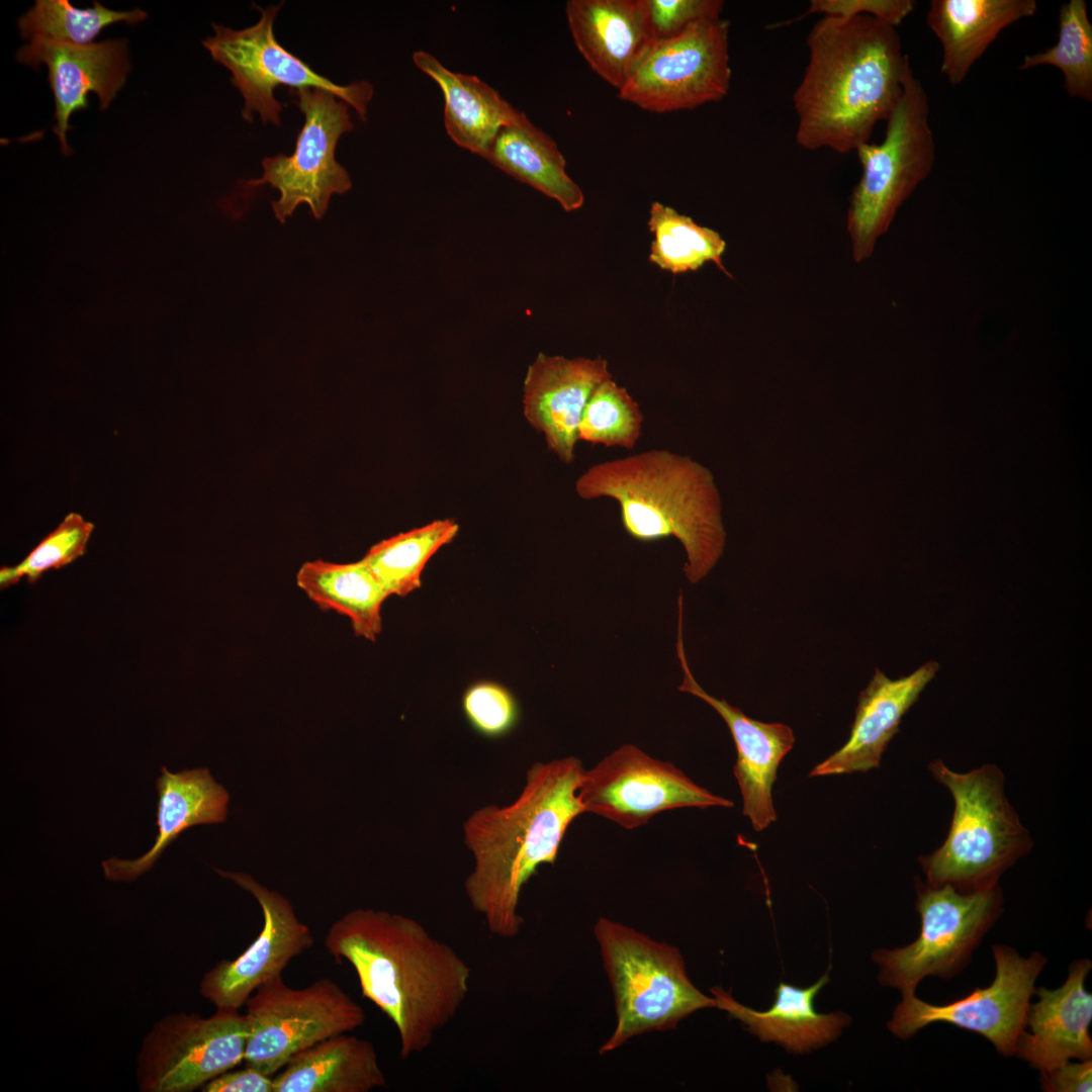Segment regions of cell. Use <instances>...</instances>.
Masks as SVG:
<instances>
[{"instance_id":"23","label":"cell","mask_w":1092,"mask_h":1092,"mask_svg":"<svg viewBox=\"0 0 1092 1092\" xmlns=\"http://www.w3.org/2000/svg\"><path fill=\"white\" fill-rule=\"evenodd\" d=\"M158 834L152 847L135 859L109 858L102 861L110 881H132L151 870L163 851L186 829L198 824L225 820L229 794L215 783L207 768L171 772L161 768L157 779Z\"/></svg>"},{"instance_id":"4","label":"cell","mask_w":1092,"mask_h":1092,"mask_svg":"<svg viewBox=\"0 0 1092 1092\" xmlns=\"http://www.w3.org/2000/svg\"><path fill=\"white\" fill-rule=\"evenodd\" d=\"M585 500L615 499L626 533L640 542L668 537L686 551L691 583L704 578L723 554L726 533L711 472L689 456L653 449L597 463L575 481Z\"/></svg>"},{"instance_id":"29","label":"cell","mask_w":1092,"mask_h":1092,"mask_svg":"<svg viewBox=\"0 0 1092 1092\" xmlns=\"http://www.w3.org/2000/svg\"><path fill=\"white\" fill-rule=\"evenodd\" d=\"M295 580L320 609L347 617L356 636L375 641L381 633L382 605L389 597L361 559L309 560L299 567Z\"/></svg>"},{"instance_id":"20","label":"cell","mask_w":1092,"mask_h":1092,"mask_svg":"<svg viewBox=\"0 0 1092 1092\" xmlns=\"http://www.w3.org/2000/svg\"><path fill=\"white\" fill-rule=\"evenodd\" d=\"M565 15L589 68L618 91L657 42L648 0H569Z\"/></svg>"},{"instance_id":"10","label":"cell","mask_w":1092,"mask_h":1092,"mask_svg":"<svg viewBox=\"0 0 1092 1092\" xmlns=\"http://www.w3.org/2000/svg\"><path fill=\"white\" fill-rule=\"evenodd\" d=\"M283 2L262 8L258 22L242 29H232L212 23L214 34L202 41L212 59L231 73L232 84L242 94L245 105L242 117L252 121V113L258 112L264 124L281 125L282 105L275 98L279 85L302 88H318L329 91L352 106L362 120H366L367 106L374 89L367 81L338 85L314 72L308 64L283 48L274 35L273 24Z\"/></svg>"},{"instance_id":"2","label":"cell","mask_w":1092,"mask_h":1092,"mask_svg":"<svg viewBox=\"0 0 1092 1092\" xmlns=\"http://www.w3.org/2000/svg\"><path fill=\"white\" fill-rule=\"evenodd\" d=\"M806 46L808 62L793 93L796 142L808 151L855 152L902 94L910 60L901 36L872 16H823Z\"/></svg>"},{"instance_id":"1","label":"cell","mask_w":1092,"mask_h":1092,"mask_svg":"<svg viewBox=\"0 0 1092 1092\" xmlns=\"http://www.w3.org/2000/svg\"><path fill=\"white\" fill-rule=\"evenodd\" d=\"M325 946L351 965L362 995L392 1022L402 1059L429 1049L470 991L467 963L412 917L354 909L331 925Z\"/></svg>"},{"instance_id":"24","label":"cell","mask_w":1092,"mask_h":1092,"mask_svg":"<svg viewBox=\"0 0 1092 1092\" xmlns=\"http://www.w3.org/2000/svg\"><path fill=\"white\" fill-rule=\"evenodd\" d=\"M1036 10L1034 0L930 1L926 23L941 46V74L961 85L1005 28Z\"/></svg>"},{"instance_id":"27","label":"cell","mask_w":1092,"mask_h":1092,"mask_svg":"<svg viewBox=\"0 0 1092 1092\" xmlns=\"http://www.w3.org/2000/svg\"><path fill=\"white\" fill-rule=\"evenodd\" d=\"M386 1085L372 1042L347 1033L300 1052L273 1076L274 1092H370Z\"/></svg>"},{"instance_id":"7","label":"cell","mask_w":1092,"mask_h":1092,"mask_svg":"<svg viewBox=\"0 0 1092 1092\" xmlns=\"http://www.w3.org/2000/svg\"><path fill=\"white\" fill-rule=\"evenodd\" d=\"M886 122L881 143L868 142L855 150L862 174L850 195L846 219L855 262L871 257L878 239L927 178L935 161L929 101L911 64L904 74L899 101Z\"/></svg>"},{"instance_id":"40","label":"cell","mask_w":1092,"mask_h":1092,"mask_svg":"<svg viewBox=\"0 0 1092 1092\" xmlns=\"http://www.w3.org/2000/svg\"><path fill=\"white\" fill-rule=\"evenodd\" d=\"M204 1092H274L273 1076L247 1066L229 1070L206 1083Z\"/></svg>"},{"instance_id":"32","label":"cell","mask_w":1092,"mask_h":1092,"mask_svg":"<svg viewBox=\"0 0 1092 1092\" xmlns=\"http://www.w3.org/2000/svg\"><path fill=\"white\" fill-rule=\"evenodd\" d=\"M147 18L139 8L112 10L98 1L93 7L76 8L68 0H37L18 20L22 38L47 39L76 46L93 43L98 34L116 22L135 24Z\"/></svg>"},{"instance_id":"14","label":"cell","mask_w":1092,"mask_h":1092,"mask_svg":"<svg viewBox=\"0 0 1092 1092\" xmlns=\"http://www.w3.org/2000/svg\"><path fill=\"white\" fill-rule=\"evenodd\" d=\"M248 1024L239 1009H218L204 1018L175 1013L145 1038L138 1082L146 1092H191L245 1060Z\"/></svg>"},{"instance_id":"19","label":"cell","mask_w":1092,"mask_h":1092,"mask_svg":"<svg viewBox=\"0 0 1092 1092\" xmlns=\"http://www.w3.org/2000/svg\"><path fill=\"white\" fill-rule=\"evenodd\" d=\"M610 378L609 363L601 356L568 359L540 353L529 365L524 416L563 463L575 460L582 411L596 388Z\"/></svg>"},{"instance_id":"13","label":"cell","mask_w":1092,"mask_h":1092,"mask_svg":"<svg viewBox=\"0 0 1092 1092\" xmlns=\"http://www.w3.org/2000/svg\"><path fill=\"white\" fill-rule=\"evenodd\" d=\"M992 951L996 973L988 987L976 988L968 996L942 1005L924 1002L915 993L902 994L888 1022L889 1030L908 1039L931 1023L945 1022L984 1036L1003 1057L1014 1056L1035 982L1048 959L1038 951L1024 958L1003 944L993 945Z\"/></svg>"},{"instance_id":"35","label":"cell","mask_w":1092,"mask_h":1092,"mask_svg":"<svg viewBox=\"0 0 1092 1092\" xmlns=\"http://www.w3.org/2000/svg\"><path fill=\"white\" fill-rule=\"evenodd\" d=\"M93 530L94 525L80 514H68L22 561L13 566L1 567V589L16 584L22 578L28 583H34L44 572L71 564L86 553Z\"/></svg>"},{"instance_id":"38","label":"cell","mask_w":1092,"mask_h":1092,"mask_svg":"<svg viewBox=\"0 0 1092 1092\" xmlns=\"http://www.w3.org/2000/svg\"><path fill=\"white\" fill-rule=\"evenodd\" d=\"M915 5L912 0H812L807 12L833 17L868 15L897 27Z\"/></svg>"},{"instance_id":"6","label":"cell","mask_w":1092,"mask_h":1092,"mask_svg":"<svg viewBox=\"0 0 1092 1092\" xmlns=\"http://www.w3.org/2000/svg\"><path fill=\"white\" fill-rule=\"evenodd\" d=\"M594 932L616 1010V1026L601 1054L637 1035L673 1029L693 1012L716 1007L714 998L692 983L675 946L605 917Z\"/></svg>"},{"instance_id":"17","label":"cell","mask_w":1092,"mask_h":1092,"mask_svg":"<svg viewBox=\"0 0 1092 1092\" xmlns=\"http://www.w3.org/2000/svg\"><path fill=\"white\" fill-rule=\"evenodd\" d=\"M16 59L33 69L48 67L56 105L53 130L66 156L72 153L67 141L72 114L88 107L89 93H95L100 109H106L130 70L125 38L87 46L36 38L21 47Z\"/></svg>"},{"instance_id":"26","label":"cell","mask_w":1092,"mask_h":1092,"mask_svg":"<svg viewBox=\"0 0 1092 1092\" xmlns=\"http://www.w3.org/2000/svg\"><path fill=\"white\" fill-rule=\"evenodd\" d=\"M415 65L440 87L448 135L461 148L483 157L497 132L527 116L479 78L452 72L430 53L413 54Z\"/></svg>"},{"instance_id":"25","label":"cell","mask_w":1092,"mask_h":1092,"mask_svg":"<svg viewBox=\"0 0 1092 1092\" xmlns=\"http://www.w3.org/2000/svg\"><path fill=\"white\" fill-rule=\"evenodd\" d=\"M829 981L825 974L813 986L798 988L785 983L776 988L772 1006L753 1010L737 1002L721 987L711 989L716 1007L740 1020L763 1041H775L788 1051L803 1054L835 1039L850 1018L843 1013H817L813 1001Z\"/></svg>"},{"instance_id":"15","label":"cell","mask_w":1092,"mask_h":1092,"mask_svg":"<svg viewBox=\"0 0 1092 1092\" xmlns=\"http://www.w3.org/2000/svg\"><path fill=\"white\" fill-rule=\"evenodd\" d=\"M578 797L584 812L635 829L664 811L732 807L733 802L697 785L672 762L624 744L585 769Z\"/></svg>"},{"instance_id":"22","label":"cell","mask_w":1092,"mask_h":1092,"mask_svg":"<svg viewBox=\"0 0 1092 1092\" xmlns=\"http://www.w3.org/2000/svg\"><path fill=\"white\" fill-rule=\"evenodd\" d=\"M939 664L930 660L912 673L892 679L879 668L859 693L850 734L843 746L815 765L809 777L866 772L878 768L904 715L934 678Z\"/></svg>"},{"instance_id":"11","label":"cell","mask_w":1092,"mask_h":1092,"mask_svg":"<svg viewBox=\"0 0 1092 1092\" xmlns=\"http://www.w3.org/2000/svg\"><path fill=\"white\" fill-rule=\"evenodd\" d=\"M295 104L304 122L294 152L264 158L262 176L242 182L247 189L269 184L279 191V198L271 205L280 223L302 203L308 205L314 218H322L332 195L344 194L352 187L348 171L335 156L341 135L354 128L349 105L318 88L295 90Z\"/></svg>"},{"instance_id":"18","label":"cell","mask_w":1092,"mask_h":1092,"mask_svg":"<svg viewBox=\"0 0 1092 1092\" xmlns=\"http://www.w3.org/2000/svg\"><path fill=\"white\" fill-rule=\"evenodd\" d=\"M681 606L679 603L675 645L684 671L678 691L708 703L727 724L737 752L733 772L743 800V815L749 818L754 830L762 831L777 820L772 785L777 780L781 761L795 743L793 730L783 723H765L752 719L726 700L717 699L703 690L688 664L682 640Z\"/></svg>"},{"instance_id":"30","label":"cell","mask_w":1092,"mask_h":1092,"mask_svg":"<svg viewBox=\"0 0 1092 1092\" xmlns=\"http://www.w3.org/2000/svg\"><path fill=\"white\" fill-rule=\"evenodd\" d=\"M458 530L452 519L436 520L377 542L361 561L388 597H404L421 587L427 562Z\"/></svg>"},{"instance_id":"5","label":"cell","mask_w":1092,"mask_h":1092,"mask_svg":"<svg viewBox=\"0 0 1092 1092\" xmlns=\"http://www.w3.org/2000/svg\"><path fill=\"white\" fill-rule=\"evenodd\" d=\"M928 768L950 792L954 810L944 842L918 859L926 884L950 885L964 893L999 884L1002 874L1032 847L1029 832L1005 796L1002 771L987 763L956 772L941 759Z\"/></svg>"},{"instance_id":"8","label":"cell","mask_w":1092,"mask_h":1092,"mask_svg":"<svg viewBox=\"0 0 1092 1092\" xmlns=\"http://www.w3.org/2000/svg\"><path fill=\"white\" fill-rule=\"evenodd\" d=\"M916 910L921 928L903 947L877 949L879 981L902 994L915 993L926 977L951 979L970 963L972 953L1003 912L999 884L964 893L950 885L930 886L915 879Z\"/></svg>"},{"instance_id":"21","label":"cell","mask_w":1092,"mask_h":1092,"mask_svg":"<svg viewBox=\"0 0 1092 1092\" xmlns=\"http://www.w3.org/2000/svg\"><path fill=\"white\" fill-rule=\"evenodd\" d=\"M1091 968L1090 960H1075L1061 987L1034 989L1037 1000L1029 1004L1025 1028L1015 1044V1057L1039 1072L1050 1071L1072 1059H1092L1089 1030L1092 995L1084 987Z\"/></svg>"},{"instance_id":"37","label":"cell","mask_w":1092,"mask_h":1092,"mask_svg":"<svg viewBox=\"0 0 1092 1092\" xmlns=\"http://www.w3.org/2000/svg\"><path fill=\"white\" fill-rule=\"evenodd\" d=\"M649 15L656 41L681 33L692 24L721 17V0H648Z\"/></svg>"},{"instance_id":"36","label":"cell","mask_w":1092,"mask_h":1092,"mask_svg":"<svg viewBox=\"0 0 1092 1092\" xmlns=\"http://www.w3.org/2000/svg\"><path fill=\"white\" fill-rule=\"evenodd\" d=\"M463 714L480 736L499 739L511 733L520 720V706L514 694L493 680L470 685L461 699Z\"/></svg>"},{"instance_id":"33","label":"cell","mask_w":1092,"mask_h":1092,"mask_svg":"<svg viewBox=\"0 0 1092 1092\" xmlns=\"http://www.w3.org/2000/svg\"><path fill=\"white\" fill-rule=\"evenodd\" d=\"M1058 41L1025 55L1018 70L1049 65L1061 71L1064 89L1072 98L1092 101V24L1084 0H1070L1059 9Z\"/></svg>"},{"instance_id":"12","label":"cell","mask_w":1092,"mask_h":1092,"mask_svg":"<svg viewBox=\"0 0 1092 1092\" xmlns=\"http://www.w3.org/2000/svg\"><path fill=\"white\" fill-rule=\"evenodd\" d=\"M729 28L722 17L703 19L657 41L619 90V98L655 113L721 101L732 77Z\"/></svg>"},{"instance_id":"34","label":"cell","mask_w":1092,"mask_h":1092,"mask_svg":"<svg viewBox=\"0 0 1092 1092\" xmlns=\"http://www.w3.org/2000/svg\"><path fill=\"white\" fill-rule=\"evenodd\" d=\"M643 421L638 402L612 377L601 383L586 402L578 440L632 450L641 437Z\"/></svg>"},{"instance_id":"39","label":"cell","mask_w":1092,"mask_h":1092,"mask_svg":"<svg viewBox=\"0 0 1092 1092\" xmlns=\"http://www.w3.org/2000/svg\"><path fill=\"white\" fill-rule=\"evenodd\" d=\"M1040 1087L1046 1092H1090L1092 1061H1069L1050 1071L1040 1072Z\"/></svg>"},{"instance_id":"16","label":"cell","mask_w":1092,"mask_h":1092,"mask_svg":"<svg viewBox=\"0 0 1092 1092\" xmlns=\"http://www.w3.org/2000/svg\"><path fill=\"white\" fill-rule=\"evenodd\" d=\"M215 871L250 892L264 918L255 940L237 958L220 961L200 983L201 995L218 1009H240L256 990L282 976L293 959L313 945L314 938L285 897L247 874Z\"/></svg>"},{"instance_id":"31","label":"cell","mask_w":1092,"mask_h":1092,"mask_svg":"<svg viewBox=\"0 0 1092 1092\" xmlns=\"http://www.w3.org/2000/svg\"><path fill=\"white\" fill-rule=\"evenodd\" d=\"M647 225L654 236L649 261L659 268L678 274L712 261L730 276L722 261L726 243L716 231L657 201L651 204Z\"/></svg>"},{"instance_id":"28","label":"cell","mask_w":1092,"mask_h":1092,"mask_svg":"<svg viewBox=\"0 0 1092 1092\" xmlns=\"http://www.w3.org/2000/svg\"><path fill=\"white\" fill-rule=\"evenodd\" d=\"M482 158L556 200L565 211L577 210L584 203V194L567 174L557 144L528 117L503 127Z\"/></svg>"},{"instance_id":"3","label":"cell","mask_w":1092,"mask_h":1092,"mask_svg":"<svg viewBox=\"0 0 1092 1092\" xmlns=\"http://www.w3.org/2000/svg\"><path fill=\"white\" fill-rule=\"evenodd\" d=\"M584 771L573 756L534 762L513 803L482 807L465 821V843L474 858L465 893L492 935L509 939L520 933L523 887L541 864H554L568 827L585 813L578 797Z\"/></svg>"},{"instance_id":"9","label":"cell","mask_w":1092,"mask_h":1092,"mask_svg":"<svg viewBox=\"0 0 1092 1092\" xmlns=\"http://www.w3.org/2000/svg\"><path fill=\"white\" fill-rule=\"evenodd\" d=\"M247 1066L274 1076L295 1055L365 1022V1011L338 983L321 978L303 988L282 976L256 990L245 1004Z\"/></svg>"}]
</instances>
